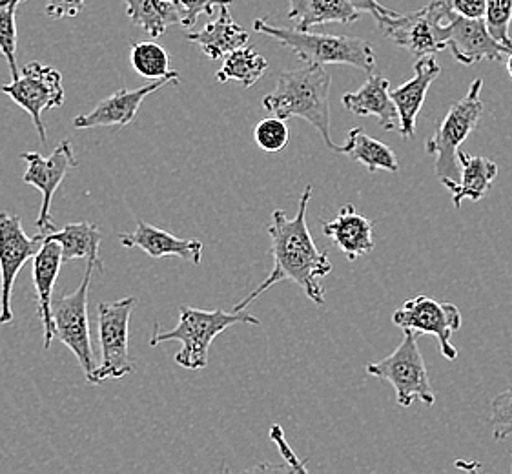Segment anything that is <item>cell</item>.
I'll return each mask as SVG.
<instances>
[{"instance_id": "6da1fadb", "label": "cell", "mask_w": 512, "mask_h": 474, "mask_svg": "<svg viewBox=\"0 0 512 474\" xmlns=\"http://www.w3.org/2000/svg\"><path fill=\"white\" fill-rule=\"evenodd\" d=\"M312 197V186L307 185L305 192L299 197V208L296 217H287L283 210L272 212V223L268 234L272 239V258L274 267L268 278L250 292L245 299L237 303L234 310H245L252 305L263 292L272 289L281 281H294L297 287L305 292L308 299L316 305H325V289L321 279L332 272V263L327 252H321L307 225V208Z\"/></svg>"}, {"instance_id": "7a4b0ae2", "label": "cell", "mask_w": 512, "mask_h": 474, "mask_svg": "<svg viewBox=\"0 0 512 474\" xmlns=\"http://www.w3.org/2000/svg\"><path fill=\"white\" fill-rule=\"evenodd\" d=\"M330 86L332 77L325 66L307 64L281 73L274 92L263 99V106L283 121L292 117L305 119L318 130L325 145L334 150L336 145L330 135Z\"/></svg>"}, {"instance_id": "3957f363", "label": "cell", "mask_w": 512, "mask_h": 474, "mask_svg": "<svg viewBox=\"0 0 512 474\" xmlns=\"http://www.w3.org/2000/svg\"><path fill=\"white\" fill-rule=\"evenodd\" d=\"M259 325L261 321L256 316L226 310H201L181 305L179 307V323L175 329L161 332L155 327L154 336L150 340L152 347L161 345L164 341H179L181 351L175 354V363L188 371H203L208 367V352L210 345L217 336L234 325Z\"/></svg>"}, {"instance_id": "277c9868", "label": "cell", "mask_w": 512, "mask_h": 474, "mask_svg": "<svg viewBox=\"0 0 512 474\" xmlns=\"http://www.w3.org/2000/svg\"><path fill=\"white\" fill-rule=\"evenodd\" d=\"M254 30L265 33L296 55L305 64H349L361 72L372 73L376 68V55L369 42L347 35H321L294 28H279L265 19L254 21Z\"/></svg>"}, {"instance_id": "5b68a950", "label": "cell", "mask_w": 512, "mask_h": 474, "mask_svg": "<svg viewBox=\"0 0 512 474\" xmlns=\"http://www.w3.org/2000/svg\"><path fill=\"white\" fill-rule=\"evenodd\" d=\"M482 79H474L467 95L452 104L449 114L441 121L438 130L427 141V154L434 155V172L447 186L460 181L458 152L465 139L474 132L483 115Z\"/></svg>"}, {"instance_id": "8992f818", "label": "cell", "mask_w": 512, "mask_h": 474, "mask_svg": "<svg viewBox=\"0 0 512 474\" xmlns=\"http://www.w3.org/2000/svg\"><path fill=\"white\" fill-rule=\"evenodd\" d=\"M137 307V298L103 301L97 307L99 341H101V363L88 376L92 385H101L108 380H119L137 372V365L130 358L128 336L130 318Z\"/></svg>"}, {"instance_id": "52a82bcc", "label": "cell", "mask_w": 512, "mask_h": 474, "mask_svg": "<svg viewBox=\"0 0 512 474\" xmlns=\"http://www.w3.org/2000/svg\"><path fill=\"white\" fill-rule=\"evenodd\" d=\"M405 336L398 349L376 363H369L365 372L369 376L389 382L396 391V400L401 407H410L414 400H420L432 407L436 396L432 391L429 372L421 356L416 332L403 330Z\"/></svg>"}, {"instance_id": "ba28073f", "label": "cell", "mask_w": 512, "mask_h": 474, "mask_svg": "<svg viewBox=\"0 0 512 474\" xmlns=\"http://www.w3.org/2000/svg\"><path fill=\"white\" fill-rule=\"evenodd\" d=\"M452 13L449 0H429L425 8L409 15L398 13L396 17L381 19L378 28L387 39L412 55H434L447 50L445 24Z\"/></svg>"}, {"instance_id": "9c48e42d", "label": "cell", "mask_w": 512, "mask_h": 474, "mask_svg": "<svg viewBox=\"0 0 512 474\" xmlns=\"http://www.w3.org/2000/svg\"><path fill=\"white\" fill-rule=\"evenodd\" d=\"M95 268L99 270L93 261H86V272L81 285L73 290L72 294H64L61 298L52 301L55 338L62 341V345L75 354L86 378L97 367L95 356H93L92 336H90V318H88V294H90Z\"/></svg>"}, {"instance_id": "30bf717a", "label": "cell", "mask_w": 512, "mask_h": 474, "mask_svg": "<svg viewBox=\"0 0 512 474\" xmlns=\"http://www.w3.org/2000/svg\"><path fill=\"white\" fill-rule=\"evenodd\" d=\"M0 90L10 95L13 103L19 104L24 112L31 115L39 139L42 145H46L48 134L42 123V112L61 108L64 104L66 95H64L61 73L42 62H28L19 68V77L0 86Z\"/></svg>"}, {"instance_id": "8fae6325", "label": "cell", "mask_w": 512, "mask_h": 474, "mask_svg": "<svg viewBox=\"0 0 512 474\" xmlns=\"http://www.w3.org/2000/svg\"><path fill=\"white\" fill-rule=\"evenodd\" d=\"M392 323L403 330L432 334L445 360L458 358V349L452 345V334L461 329V314L456 305L443 303L431 296H416L407 299L400 309L392 314Z\"/></svg>"}, {"instance_id": "7c38bea8", "label": "cell", "mask_w": 512, "mask_h": 474, "mask_svg": "<svg viewBox=\"0 0 512 474\" xmlns=\"http://www.w3.org/2000/svg\"><path fill=\"white\" fill-rule=\"evenodd\" d=\"M21 159L28 165L24 176H22V181L26 185L35 186L41 192V212H39L35 225L39 228V234L46 236L55 230V221L50 212L53 196L62 185L64 177L68 176L70 168L79 166V161L75 157L72 141H68V139L59 143L50 157H42L37 152H22Z\"/></svg>"}, {"instance_id": "4fadbf2b", "label": "cell", "mask_w": 512, "mask_h": 474, "mask_svg": "<svg viewBox=\"0 0 512 474\" xmlns=\"http://www.w3.org/2000/svg\"><path fill=\"white\" fill-rule=\"evenodd\" d=\"M42 245V234L30 237L24 232L21 216L0 212V325L13 321L11 296L21 268Z\"/></svg>"}, {"instance_id": "5bb4252c", "label": "cell", "mask_w": 512, "mask_h": 474, "mask_svg": "<svg viewBox=\"0 0 512 474\" xmlns=\"http://www.w3.org/2000/svg\"><path fill=\"white\" fill-rule=\"evenodd\" d=\"M445 42L456 61L472 66L482 61H503L509 48L492 37L483 19H467L452 13L445 24Z\"/></svg>"}, {"instance_id": "9a60e30c", "label": "cell", "mask_w": 512, "mask_h": 474, "mask_svg": "<svg viewBox=\"0 0 512 474\" xmlns=\"http://www.w3.org/2000/svg\"><path fill=\"white\" fill-rule=\"evenodd\" d=\"M179 79H181L179 72H172L168 77L155 79L143 88H135V90L123 88L103 99L92 112L75 117L73 126L77 130L103 128V126H128L137 117V112L148 95L161 90L166 84H179Z\"/></svg>"}, {"instance_id": "2e32d148", "label": "cell", "mask_w": 512, "mask_h": 474, "mask_svg": "<svg viewBox=\"0 0 512 474\" xmlns=\"http://www.w3.org/2000/svg\"><path fill=\"white\" fill-rule=\"evenodd\" d=\"M62 261L64 259H62L61 245L57 241L42 237L41 248L33 256L31 276H33L39 320L44 332V349H50L55 340V323H53L52 314L53 289L61 272Z\"/></svg>"}, {"instance_id": "e0dca14e", "label": "cell", "mask_w": 512, "mask_h": 474, "mask_svg": "<svg viewBox=\"0 0 512 474\" xmlns=\"http://www.w3.org/2000/svg\"><path fill=\"white\" fill-rule=\"evenodd\" d=\"M414 77L390 92V99L400 115V134L405 141L414 137L416 121L425 103L432 81L441 73L440 64L432 55H423L414 66Z\"/></svg>"}, {"instance_id": "ac0fdd59", "label": "cell", "mask_w": 512, "mask_h": 474, "mask_svg": "<svg viewBox=\"0 0 512 474\" xmlns=\"http://www.w3.org/2000/svg\"><path fill=\"white\" fill-rule=\"evenodd\" d=\"M126 248H141L150 258H181L201 265L203 259V241L199 239H181L163 228L154 227L146 221H139L137 228L130 234H119Z\"/></svg>"}, {"instance_id": "d6986e66", "label": "cell", "mask_w": 512, "mask_h": 474, "mask_svg": "<svg viewBox=\"0 0 512 474\" xmlns=\"http://www.w3.org/2000/svg\"><path fill=\"white\" fill-rule=\"evenodd\" d=\"M325 236L347 256L350 261H356L361 256H367L374 250V223L361 216L354 205H345L339 210L338 216L332 221L321 223Z\"/></svg>"}, {"instance_id": "ffe728a7", "label": "cell", "mask_w": 512, "mask_h": 474, "mask_svg": "<svg viewBox=\"0 0 512 474\" xmlns=\"http://www.w3.org/2000/svg\"><path fill=\"white\" fill-rule=\"evenodd\" d=\"M343 106L359 117H378L385 132L400 128V115L390 99V83L383 75H372L358 92L345 93Z\"/></svg>"}, {"instance_id": "44dd1931", "label": "cell", "mask_w": 512, "mask_h": 474, "mask_svg": "<svg viewBox=\"0 0 512 474\" xmlns=\"http://www.w3.org/2000/svg\"><path fill=\"white\" fill-rule=\"evenodd\" d=\"M190 42L199 44L208 59L217 61L248 44V31L243 30L234 19L228 4L219 6V15L214 21L208 22L201 31H192L186 35Z\"/></svg>"}, {"instance_id": "7402d4cb", "label": "cell", "mask_w": 512, "mask_h": 474, "mask_svg": "<svg viewBox=\"0 0 512 474\" xmlns=\"http://www.w3.org/2000/svg\"><path fill=\"white\" fill-rule=\"evenodd\" d=\"M458 163H460V181L447 186L451 192L452 205L456 208L461 207L463 201H482L491 190L492 181L498 176V165L482 157V155H471L463 152L460 148L458 152Z\"/></svg>"}, {"instance_id": "603a6c76", "label": "cell", "mask_w": 512, "mask_h": 474, "mask_svg": "<svg viewBox=\"0 0 512 474\" xmlns=\"http://www.w3.org/2000/svg\"><path fill=\"white\" fill-rule=\"evenodd\" d=\"M361 17L349 0H290L288 19L297 30L308 31L321 24H352Z\"/></svg>"}, {"instance_id": "cb8c5ba5", "label": "cell", "mask_w": 512, "mask_h": 474, "mask_svg": "<svg viewBox=\"0 0 512 474\" xmlns=\"http://www.w3.org/2000/svg\"><path fill=\"white\" fill-rule=\"evenodd\" d=\"M42 237L57 241L61 245L64 261H73V259L93 261L99 267V272H104L103 261L99 258L103 232L97 225L88 221H79V223L66 225L62 230H53Z\"/></svg>"}, {"instance_id": "d4e9b609", "label": "cell", "mask_w": 512, "mask_h": 474, "mask_svg": "<svg viewBox=\"0 0 512 474\" xmlns=\"http://www.w3.org/2000/svg\"><path fill=\"white\" fill-rule=\"evenodd\" d=\"M334 152L349 155L350 159L358 161L359 165L365 166L369 172L385 170L390 174H396L400 170L398 157L390 150L389 146L379 143L378 139L365 134L361 128H352L349 132V139L343 146H334Z\"/></svg>"}, {"instance_id": "484cf974", "label": "cell", "mask_w": 512, "mask_h": 474, "mask_svg": "<svg viewBox=\"0 0 512 474\" xmlns=\"http://www.w3.org/2000/svg\"><path fill=\"white\" fill-rule=\"evenodd\" d=\"M126 13L150 37L159 39L174 24H181L177 2L172 0H124Z\"/></svg>"}, {"instance_id": "4316f807", "label": "cell", "mask_w": 512, "mask_h": 474, "mask_svg": "<svg viewBox=\"0 0 512 474\" xmlns=\"http://www.w3.org/2000/svg\"><path fill=\"white\" fill-rule=\"evenodd\" d=\"M223 59V68L216 73L217 83H237L243 88H250L268 70L267 59L252 46H241Z\"/></svg>"}, {"instance_id": "83f0119b", "label": "cell", "mask_w": 512, "mask_h": 474, "mask_svg": "<svg viewBox=\"0 0 512 474\" xmlns=\"http://www.w3.org/2000/svg\"><path fill=\"white\" fill-rule=\"evenodd\" d=\"M130 61L135 72L148 81L163 79L174 72L170 68V55L157 42H135L130 50Z\"/></svg>"}, {"instance_id": "f1b7e54d", "label": "cell", "mask_w": 512, "mask_h": 474, "mask_svg": "<svg viewBox=\"0 0 512 474\" xmlns=\"http://www.w3.org/2000/svg\"><path fill=\"white\" fill-rule=\"evenodd\" d=\"M19 0H0V53L10 66L11 79L19 77L17 62V8Z\"/></svg>"}, {"instance_id": "f546056e", "label": "cell", "mask_w": 512, "mask_h": 474, "mask_svg": "<svg viewBox=\"0 0 512 474\" xmlns=\"http://www.w3.org/2000/svg\"><path fill=\"white\" fill-rule=\"evenodd\" d=\"M512 21V0H485L483 22L496 41L512 50L509 26Z\"/></svg>"}, {"instance_id": "4dcf8cb0", "label": "cell", "mask_w": 512, "mask_h": 474, "mask_svg": "<svg viewBox=\"0 0 512 474\" xmlns=\"http://www.w3.org/2000/svg\"><path fill=\"white\" fill-rule=\"evenodd\" d=\"M254 139H256L257 146L268 154L281 152L290 141L287 121H283L279 117H268V119L259 121L254 130Z\"/></svg>"}, {"instance_id": "1f68e13d", "label": "cell", "mask_w": 512, "mask_h": 474, "mask_svg": "<svg viewBox=\"0 0 512 474\" xmlns=\"http://www.w3.org/2000/svg\"><path fill=\"white\" fill-rule=\"evenodd\" d=\"M492 438L502 442L512 436V385L491 403Z\"/></svg>"}, {"instance_id": "d6a6232c", "label": "cell", "mask_w": 512, "mask_h": 474, "mask_svg": "<svg viewBox=\"0 0 512 474\" xmlns=\"http://www.w3.org/2000/svg\"><path fill=\"white\" fill-rule=\"evenodd\" d=\"M223 4L230 6L232 0H177L179 13H181V26L192 28L201 13L212 17L214 10Z\"/></svg>"}, {"instance_id": "836d02e7", "label": "cell", "mask_w": 512, "mask_h": 474, "mask_svg": "<svg viewBox=\"0 0 512 474\" xmlns=\"http://www.w3.org/2000/svg\"><path fill=\"white\" fill-rule=\"evenodd\" d=\"M84 8V0H48L46 2V15L52 19L64 17H77Z\"/></svg>"}, {"instance_id": "e575fe53", "label": "cell", "mask_w": 512, "mask_h": 474, "mask_svg": "<svg viewBox=\"0 0 512 474\" xmlns=\"http://www.w3.org/2000/svg\"><path fill=\"white\" fill-rule=\"evenodd\" d=\"M454 13L467 19H483L485 0H449Z\"/></svg>"}, {"instance_id": "d590c367", "label": "cell", "mask_w": 512, "mask_h": 474, "mask_svg": "<svg viewBox=\"0 0 512 474\" xmlns=\"http://www.w3.org/2000/svg\"><path fill=\"white\" fill-rule=\"evenodd\" d=\"M350 4L359 11V13H370L376 22L385 19V17H396V11L389 10L385 6H381L378 0H349Z\"/></svg>"}, {"instance_id": "8d00e7d4", "label": "cell", "mask_w": 512, "mask_h": 474, "mask_svg": "<svg viewBox=\"0 0 512 474\" xmlns=\"http://www.w3.org/2000/svg\"><path fill=\"white\" fill-rule=\"evenodd\" d=\"M270 436H272V440L277 442V445H279V451H281L283 456L287 458V462L290 464V467H292L294 471H305V465L299 464L294 453H290V449L287 447V442H285V438H283V431H281V427H279V425H274V427H272Z\"/></svg>"}, {"instance_id": "74e56055", "label": "cell", "mask_w": 512, "mask_h": 474, "mask_svg": "<svg viewBox=\"0 0 512 474\" xmlns=\"http://www.w3.org/2000/svg\"><path fill=\"white\" fill-rule=\"evenodd\" d=\"M507 72L512 77V50L509 52V57H507Z\"/></svg>"}, {"instance_id": "f35d334b", "label": "cell", "mask_w": 512, "mask_h": 474, "mask_svg": "<svg viewBox=\"0 0 512 474\" xmlns=\"http://www.w3.org/2000/svg\"><path fill=\"white\" fill-rule=\"evenodd\" d=\"M19 2H21V4H22V2H26V0H19Z\"/></svg>"}, {"instance_id": "ab89813d", "label": "cell", "mask_w": 512, "mask_h": 474, "mask_svg": "<svg viewBox=\"0 0 512 474\" xmlns=\"http://www.w3.org/2000/svg\"><path fill=\"white\" fill-rule=\"evenodd\" d=\"M172 2H177V0H172Z\"/></svg>"}, {"instance_id": "60d3db41", "label": "cell", "mask_w": 512, "mask_h": 474, "mask_svg": "<svg viewBox=\"0 0 512 474\" xmlns=\"http://www.w3.org/2000/svg\"><path fill=\"white\" fill-rule=\"evenodd\" d=\"M511 456H512V451H511Z\"/></svg>"}]
</instances>
